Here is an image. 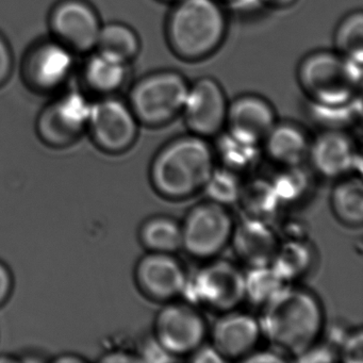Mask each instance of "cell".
<instances>
[{
    "label": "cell",
    "instance_id": "6da1fadb",
    "mask_svg": "<svg viewBox=\"0 0 363 363\" xmlns=\"http://www.w3.org/2000/svg\"><path fill=\"white\" fill-rule=\"evenodd\" d=\"M261 333L276 350L296 358L318 341L324 326L322 305L305 289L284 286L263 305Z\"/></svg>",
    "mask_w": 363,
    "mask_h": 363
},
{
    "label": "cell",
    "instance_id": "7a4b0ae2",
    "mask_svg": "<svg viewBox=\"0 0 363 363\" xmlns=\"http://www.w3.org/2000/svg\"><path fill=\"white\" fill-rule=\"evenodd\" d=\"M216 155L205 138H177L159 150L150 167L157 192L172 199H186L203 190L216 169Z\"/></svg>",
    "mask_w": 363,
    "mask_h": 363
},
{
    "label": "cell",
    "instance_id": "3957f363",
    "mask_svg": "<svg viewBox=\"0 0 363 363\" xmlns=\"http://www.w3.org/2000/svg\"><path fill=\"white\" fill-rule=\"evenodd\" d=\"M226 33V16L218 0H177L167 27L172 50L188 61L211 56Z\"/></svg>",
    "mask_w": 363,
    "mask_h": 363
},
{
    "label": "cell",
    "instance_id": "277c9868",
    "mask_svg": "<svg viewBox=\"0 0 363 363\" xmlns=\"http://www.w3.org/2000/svg\"><path fill=\"white\" fill-rule=\"evenodd\" d=\"M362 63L339 52H318L301 61L298 80L312 104L345 105L359 95Z\"/></svg>",
    "mask_w": 363,
    "mask_h": 363
},
{
    "label": "cell",
    "instance_id": "5b68a950",
    "mask_svg": "<svg viewBox=\"0 0 363 363\" xmlns=\"http://www.w3.org/2000/svg\"><path fill=\"white\" fill-rule=\"evenodd\" d=\"M189 86L176 72H158L133 86L129 106L139 122L147 126H162L182 113Z\"/></svg>",
    "mask_w": 363,
    "mask_h": 363
},
{
    "label": "cell",
    "instance_id": "8992f818",
    "mask_svg": "<svg viewBox=\"0 0 363 363\" xmlns=\"http://www.w3.org/2000/svg\"><path fill=\"white\" fill-rule=\"evenodd\" d=\"M182 295L191 303H201L216 311L235 309L245 299L244 272L224 259L210 261L192 279L188 277Z\"/></svg>",
    "mask_w": 363,
    "mask_h": 363
},
{
    "label": "cell",
    "instance_id": "52a82bcc",
    "mask_svg": "<svg viewBox=\"0 0 363 363\" xmlns=\"http://www.w3.org/2000/svg\"><path fill=\"white\" fill-rule=\"evenodd\" d=\"M233 228L227 207L210 201L199 203L182 225V248L195 258H214L230 242Z\"/></svg>",
    "mask_w": 363,
    "mask_h": 363
},
{
    "label": "cell",
    "instance_id": "ba28073f",
    "mask_svg": "<svg viewBox=\"0 0 363 363\" xmlns=\"http://www.w3.org/2000/svg\"><path fill=\"white\" fill-rule=\"evenodd\" d=\"M207 324L189 303H171L159 311L154 337L176 358L189 356L205 341Z\"/></svg>",
    "mask_w": 363,
    "mask_h": 363
},
{
    "label": "cell",
    "instance_id": "9c48e42d",
    "mask_svg": "<svg viewBox=\"0 0 363 363\" xmlns=\"http://www.w3.org/2000/svg\"><path fill=\"white\" fill-rule=\"evenodd\" d=\"M138 123L130 106L120 99H106L93 104L88 127L101 150L120 154L135 143Z\"/></svg>",
    "mask_w": 363,
    "mask_h": 363
},
{
    "label": "cell",
    "instance_id": "30bf717a",
    "mask_svg": "<svg viewBox=\"0 0 363 363\" xmlns=\"http://www.w3.org/2000/svg\"><path fill=\"white\" fill-rule=\"evenodd\" d=\"M228 106L220 84L212 78H201L189 86L182 113L193 135L206 139L218 135L226 125Z\"/></svg>",
    "mask_w": 363,
    "mask_h": 363
},
{
    "label": "cell",
    "instance_id": "8fae6325",
    "mask_svg": "<svg viewBox=\"0 0 363 363\" xmlns=\"http://www.w3.org/2000/svg\"><path fill=\"white\" fill-rule=\"evenodd\" d=\"M92 105L82 93L69 92L61 97L40 120L42 139L57 147L73 143L88 126Z\"/></svg>",
    "mask_w": 363,
    "mask_h": 363
},
{
    "label": "cell",
    "instance_id": "7c38bea8",
    "mask_svg": "<svg viewBox=\"0 0 363 363\" xmlns=\"http://www.w3.org/2000/svg\"><path fill=\"white\" fill-rule=\"evenodd\" d=\"M135 280L146 296L167 301L182 294L188 275L173 254L150 252L138 262Z\"/></svg>",
    "mask_w": 363,
    "mask_h": 363
},
{
    "label": "cell",
    "instance_id": "4fadbf2b",
    "mask_svg": "<svg viewBox=\"0 0 363 363\" xmlns=\"http://www.w3.org/2000/svg\"><path fill=\"white\" fill-rule=\"evenodd\" d=\"M50 24L58 41L69 50L86 52L96 48L101 25L88 4L67 0L55 8Z\"/></svg>",
    "mask_w": 363,
    "mask_h": 363
},
{
    "label": "cell",
    "instance_id": "5bb4252c",
    "mask_svg": "<svg viewBox=\"0 0 363 363\" xmlns=\"http://www.w3.org/2000/svg\"><path fill=\"white\" fill-rule=\"evenodd\" d=\"M260 323L252 314L233 309L222 312L211 330L212 345L228 360H242L260 339Z\"/></svg>",
    "mask_w": 363,
    "mask_h": 363
},
{
    "label": "cell",
    "instance_id": "9a60e30c",
    "mask_svg": "<svg viewBox=\"0 0 363 363\" xmlns=\"http://www.w3.org/2000/svg\"><path fill=\"white\" fill-rule=\"evenodd\" d=\"M307 158L323 177L339 178L354 172L361 162L352 138L344 130L325 129L310 142Z\"/></svg>",
    "mask_w": 363,
    "mask_h": 363
},
{
    "label": "cell",
    "instance_id": "2e32d148",
    "mask_svg": "<svg viewBox=\"0 0 363 363\" xmlns=\"http://www.w3.org/2000/svg\"><path fill=\"white\" fill-rule=\"evenodd\" d=\"M275 124L273 107L262 97L244 95L228 106L227 133L238 139L260 144Z\"/></svg>",
    "mask_w": 363,
    "mask_h": 363
},
{
    "label": "cell",
    "instance_id": "e0dca14e",
    "mask_svg": "<svg viewBox=\"0 0 363 363\" xmlns=\"http://www.w3.org/2000/svg\"><path fill=\"white\" fill-rule=\"evenodd\" d=\"M230 242L235 255L248 267L269 264L279 245L271 222L246 216L235 225Z\"/></svg>",
    "mask_w": 363,
    "mask_h": 363
},
{
    "label": "cell",
    "instance_id": "ac0fdd59",
    "mask_svg": "<svg viewBox=\"0 0 363 363\" xmlns=\"http://www.w3.org/2000/svg\"><path fill=\"white\" fill-rule=\"evenodd\" d=\"M74 65L72 50L59 41L46 42L33 50L29 60L31 82L44 90H52L69 78Z\"/></svg>",
    "mask_w": 363,
    "mask_h": 363
},
{
    "label": "cell",
    "instance_id": "d6986e66",
    "mask_svg": "<svg viewBox=\"0 0 363 363\" xmlns=\"http://www.w3.org/2000/svg\"><path fill=\"white\" fill-rule=\"evenodd\" d=\"M265 154L281 167L301 164L308 157L310 141L305 131L292 123H276L263 140Z\"/></svg>",
    "mask_w": 363,
    "mask_h": 363
},
{
    "label": "cell",
    "instance_id": "ffe728a7",
    "mask_svg": "<svg viewBox=\"0 0 363 363\" xmlns=\"http://www.w3.org/2000/svg\"><path fill=\"white\" fill-rule=\"evenodd\" d=\"M238 203L246 216L267 222H271L282 207L271 179L265 178H254L243 182Z\"/></svg>",
    "mask_w": 363,
    "mask_h": 363
},
{
    "label": "cell",
    "instance_id": "44dd1931",
    "mask_svg": "<svg viewBox=\"0 0 363 363\" xmlns=\"http://www.w3.org/2000/svg\"><path fill=\"white\" fill-rule=\"evenodd\" d=\"M313 250L306 240H286L278 245L269 264L288 284L309 272L313 263Z\"/></svg>",
    "mask_w": 363,
    "mask_h": 363
},
{
    "label": "cell",
    "instance_id": "7402d4cb",
    "mask_svg": "<svg viewBox=\"0 0 363 363\" xmlns=\"http://www.w3.org/2000/svg\"><path fill=\"white\" fill-rule=\"evenodd\" d=\"M213 150L223 167L240 176L252 171L260 161L259 144L243 141L228 133L220 135Z\"/></svg>",
    "mask_w": 363,
    "mask_h": 363
},
{
    "label": "cell",
    "instance_id": "603a6c76",
    "mask_svg": "<svg viewBox=\"0 0 363 363\" xmlns=\"http://www.w3.org/2000/svg\"><path fill=\"white\" fill-rule=\"evenodd\" d=\"M140 240L148 252L173 254L182 248V225L169 216H154L142 225Z\"/></svg>",
    "mask_w": 363,
    "mask_h": 363
},
{
    "label": "cell",
    "instance_id": "cb8c5ba5",
    "mask_svg": "<svg viewBox=\"0 0 363 363\" xmlns=\"http://www.w3.org/2000/svg\"><path fill=\"white\" fill-rule=\"evenodd\" d=\"M331 207L337 218L350 226L363 222V184L360 177L340 180L331 193Z\"/></svg>",
    "mask_w": 363,
    "mask_h": 363
},
{
    "label": "cell",
    "instance_id": "d4e9b609",
    "mask_svg": "<svg viewBox=\"0 0 363 363\" xmlns=\"http://www.w3.org/2000/svg\"><path fill=\"white\" fill-rule=\"evenodd\" d=\"M95 48H97V52L128 63L139 52L140 41L137 33L130 27L120 23H111L101 26Z\"/></svg>",
    "mask_w": 363,
    "mask_h": 363
},
{
    "label": "cell",
    "instance_id": "484cf974",
    "mask_svg": "<svg viewBox=\"0 0 363 363\" xmlns=\"http://www.w3.org/2000/svg\"><path fill=\"white\" fill-rule=\"evenodd\" d=\"M126 65L116 57L97 52L86 65V82L99 92H113L126 78Z\"/></svg>",
    "mask_w": 363,
    "mask_h": 363
},
{
    "label": "cell",
    "instance_id": "4316f807",
    "mask_svg": "<svg viewBox=\"0 0 363 363\" xmlns=\"http://www.w3.org/2000/svg\"><path fill=\"white\" fill-rule=\"evenodd\" d=\"M284 286L286 282L271 264L250 267V269L244 273L245 298L254 305H265Z\"/></svg>",
    "mask_w": 363,
    "mask_h": 363
},
{
    "label": "cell",
    "instance_id": "83f0119b",
    "mask_svg": "<svg viewBox=\"0 0 363 363\" xmlns=\"http://www.w3.org/2000/svg\"><path fill=\"white\" fill-rule=\"evenodd\" d=\"M281 167L271 182L282 206L293 205L309 193L311 177L301 164Z\"/></svg>",
    "mask_w": 363,
    "mask_h": 363
},
{
    "label": "cell",
    "instance_id": "f1b7e54d",
    "mask_svg": "<svg viewBox=\"0 0 363 363\" xmlns=\"http://www.w3.org/2000/svg\"><path fill=\"white\" fill-rule=\"evenodd\" d=\"M335 43L340 55L362 63L363 18L361 12H354L342 21L335 31Z\"/></svg>",
    "mask_w": 363,
    "mask_h": 363
},
{
    "label": "cell",
    "instance_id": "f546056e",
    "mask_svg": "<svg viewBox=\"0 0 363 363\" xmlns=\"http://www.w3.org/2000/svg\"><path fill=\"white\" fill-rule=\"evenodd\" d=\"M242 184L239 174L223 167L218 169L216 167L203 190L210 201L227 207L239 201Z\"/></svg>",
    "mask_w": 363,
    "mask_h": 363
},
{
    "label": "cell",
    "instance_id": "4dcf8cb0",
    "mask_svg": "<svg viewBox=\"0 0 363 363\" xmlns=\"http://www.w3.org/2000/svg\"><path fill=\"white\" fill-rule=\"evenodd\" d=\"M310 114L318 124L325 129L344 130L346 127L354 124L361 116L360 96L350 103L339 106H324L310 104Z\"/></svg>",
    "mask_w": 363,
    "mask_h": 363
},
{
    "label": "cell",
    "instance_id": "1f68e13d",
    "mask_svg": "<svg viewBox=\"0 0 363 363\" xmlns=\"http://www.w3.org/2000/svg\"><path fill=\"white\" fill-rule=\"evenodd\" d=\"M339 359V354L335 347L327 343H315L312 344L311 346L303 350L301 354L295 358V360L298 362H335Z\"/></svg>",
    "mask_w": 363,
    "mask_h": 363
},
{
    "label": "cell",
    "instance_id": "d6a6232c",
    "mask_svg": "<svg viewBox=\"0 0 363 363\" xmlns=\"http://www.w3.org/2000/svg\"><path fill=\"white\" fill-rule=\"evenodd\" d=\"M139 361L143 362H157V363H167L175 362L178 361V358L167 352L158 341L156 337H148L147 340L144 341L142 344L141 350H140Z\"/></svg>",
    "mask_w": 363,
    "mask_h": 363
},
{
    "label": "cell",
    "instance_id": "836d02e7",
    "mask_svg": "<svg viewBox=\"0 0 363 363\" xmlns=\"http://www.w3.org/2000/svg\"><path fill=\"white\" fill-rule=\"evenodd\" d=\"M339 354L345 362L361 363L363 361V337L362 331L359 329L348 333L343 343L339 348Z\"/></svg>",
    "mask_w": 363,
    "mask_h": 363
},
{
    "label": "cell",
    "instance_id": "e575fe53",
    "mask_svg": "<svg viewBox=\"0 0 363 363\" xmlns=\"http://www.w3.org/2000/svg\"><path fill=\"white\" fill-rule=\"evenodd\" d=\"M190 356L191 362L195 363H222L226 362V359L218 352L212 344H201Z\"/></svg>",
    "mask_w": 363,
    "mask_h": 363
},
{
    "label": "cell",
    "instance_id": "d590c367",
    "mask_svg": "<svg viewBox=\"0 0 363 363\" xmlns=\"http://www.w3.org/2000/svg\"><path fill=\"white\" fill-rule=\"evenodd\" d=\"M241 361L247 363H280L286 361V357L278 350H252Z\"/></svg>",
    "mask_w": 363,
    "mask_h": 363
},
{
    "label": "cell",
    "instance_id": "8d00e7d4",
    "mask_svg": "<svg viewBox=\"0 0 363 363\" xmlns=\"http://www.w3.org/2000/svg\"><path fill=\"white\" fill-rule=\"evenodd\" d=\"M12 69V58L5 40L0 37V84L7 80Z\"/></svg>",
    "mask_w": 363,
    "mask_h": 363
},
{
    "label": "cell",
    "instance_id": "74e56055",
    "mask_svg": "<svg viewBox=\"0 0 363 363\" xmlns=\"http://www.w3.org/2000/svg\"><path fill=\"white\" fill-rule=\"evenodd\" d=\"M13 279L9 269L4 263L0 262V306L7 301L11 294Z\"/></svg>",
    "mask_w": 363,
    "mask_h": 363
},
{
    "label": "cell",
    "instance_id": "f35d334b",
    "mask_svg": "<svg viewBox=\"0 0 363 363\" xmlns=\"http://www.w3.org/2000/svg\"><path fill=\"white\" fill-rule=\"evenodd\" d=\"M218 3H224L235 9H252L259 5L258 0H218Z\"/></svg>",
    "mask_w": 363,
    "mask_h": 363
},
{
    "label": "cell",
    "instance_id": "ab89813d",
    "mask_svg": "<svg viewBox=\"0 0 363 363\" xmlns=\"http://www.w3.org/2000/svg\"><path fill=\"white\" fill-rule=\"evenodd\" d=\"M259 5L267 6L275 9H286L294 5L297 0H258Z\"/></svg>",
    "mask_w": 363,
    "mask_h": 363
},
{
    "label": "cell",
    "instance_id": "60d3db41",
    "mask_svg": "<svg viewBox=\"0 0 363 363\" xmlns=\"http://www.w3.org/2000/svg\"><path fill=\"white\" fill-rule=\"evenodd\" d=\"M165 1H177V0H165Z\"/></svg>",
    "mask_w": 363,
    "mask_h": 363
}]
</instances>
